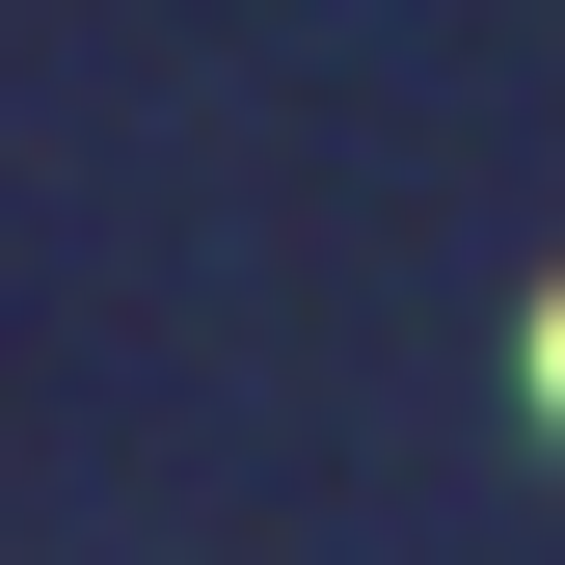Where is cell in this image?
I'll use <instances>...</instances> for the list:
<instances>
[{
    "label": "cell",
    "instance_id": "cell-1",
    "mask_svg": "<svg viewBox=\"0 0 565 565\" xmlns=\"http://www.w3.org/2000/svg\"><path fill=\"white\" fill-rule=\"evenodd\" d=\"M539 377H565V323H539Z\"/></svg>",
    "mask_w": 565,
    "mask_h": 565
}]
</instances>
